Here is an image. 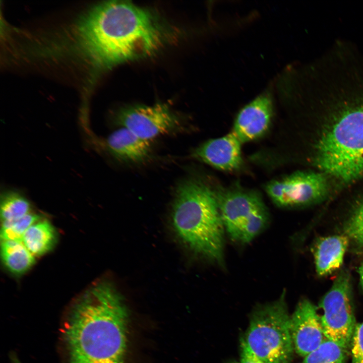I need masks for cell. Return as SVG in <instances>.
<instances>
[{"label": "cell", "mask_w": 363, "mask_h": 363, "mask_svg": "<svg viewBox=\"0 0 363 363\" xmlns=\"http://www.w3.org/2000/svg\"><path fill=\"white\" fill-rule=\"evenodd\" d=\"M347 351L338 344L327 340L304 357L301 363H344Z\"/></svg>", "instance_id": "cell-18"}, {"label": "cell", "mask_w": 363, "mask_h": 363, "mask_svg": "<svg viewBox=\"0 0 363 363\" xmlns=\"http://www.w3.org/2000/svg\"><path fill=\"white\" fill-rule=\"evenodd\" d=\"M265 190L277 206L294 207L322 200L328 192V183L323 173L297 171L270 181Z\"/></svg>", "instance_id": "cell-7"}, {"label": "cell", "mask_w": 363, "mask_h": 363, "mask_svg": "<svg viewBox=\"0 0 363 363\" xmlns=\"http://www.w3.org/2000/svg\"><path fill=\"white\" fill-rule=\"evenodd\" d=\"M169 27L153 12L127 2L91 8L62 37L65 54L93 69H106L149 56L170 40Z\"/></svg>", "instance_id": "cell-1"}, {"label": "cell", "mask_w": 363, "mask_h": 363, "mask_svg": "<svg viewBox=\"0 0 363 363\" xmlns=\"http://www.w3.org/2000/svg\"><path fill=\"white\" fill-rule=\"evenodd\" d=\"M240 363H265L250 349L242 338L240 339Z\"/></svg>", "instance_id": "cell-22"}, {"label": "cell", "mask_w": 363, "mask_h": 363, "mask_svg": "<svg viewBox=\"0 0 363 363\" xmlns=\"http://www.w3.org/2000/svg\"><path fill=\"white\" fill-rule=\"evenodd\" d=\"M174 231L193 253L222 263L224 227L215 190L198 178L177 187L171 210Z\"/></svg>", "instance_id": "cell-3"}, {"label": "cell", "mask_w": 363, "mask_h": 363, "mask_svg": "<svg viewBox=\"0 0 363 363\" xmlns=\"http://www.w3.org/2000/svg\"><path fill=\"white\" fill-rule=\"evenodd\" d=\"M13 363H21L19 360H18L17 359H15L14 360Z\"/></svg>", "instance_id": "cell-25"}, {"label": "cell", "mask_w": 363, "mask_h": 363, "mask_svg": "<svg viewBox=\"0 0 363 363\" xmlns=\"http://www.w3.org/2000/svg\"><path fill=\"white\" fill-rule=\"evenodd\" d=\"M1 256L5 266L15 274L25 273L35 263L34 256L21 240H2Z\"/></svg>", "instance_id": "cell-16"}, {"label": "cell", "mask_w": 363, "mask_h": 363, "mask_svg": "<svg viewBox=\"0 0 363 363\" xmlns=\"http://www.w3.org/2000/svg\"><path fill=\"white\" fill-rule=\"evenodd\" d=\"M233 132L203 143L192 152V157L216 168L231 171L242 165L241 144Z\"/></svg>", "instance_id": "cell-12"}, {"label": "cell", "mask_w": 363, "mask_h": 363, "mask_svg": "<svg viewBox=\"0 0 363 363\" xmlns=\"http://www.w3.org/2000/svg\"><path fill=\"white\" fill-rule=\"evenodd\" d=\"M273 114V97L269 87L238 111L232 132L242 143L255 140L268 130Z\"/></svg>", "instance_id": "cell-11"}, {"label": "cell", "mask_w": 363, "mask_h": 363, "mask_svg": "<svg viewBox=\"0 0 363 363\" xmlns=\"http://www.w3.org/2000/svg\"><path fill=\"white\" fill-rule=\"evenodd\" d=\"M39 219L38 215L30 212L19 219L3 222L1 230V240H22V238L28 228L39 221Z\"/></svg>", "instance_id": "cell-19"}, {"label": "cell", "mask_w": 363, "mask_h": 363, "mask_svg": "<svg viewBox=\"0 0 363 363\" xmlns=\"http://www.w3.org/2000/svg\"><path fill=\"white\" fill-rule=\"evenodd\" d=\"M349 240L344 234L323 237L317 239L312 251L318 276H326L340 269L343 264Z\"/></svg>", "instance_id": "cell-13"}, {"label": "cell", "mask_w": 363, "mask_h": 363, "mask_svg": "<svg viewBox=\"0 0 363 363\" xmlns=\"http://www.w3.org/2000/svg\"><path fill=\"white\" fill-rule=\"evenodd\" d=\"M106 146L114 157L127 162H142L148 157L151 152L150 141L142 139L124 127L108 137Z\"/></svg>", "instance_id": "cell-14"}, {"label": "cell", "mask_w": 363, "mask_h": 363, "mask_svg": "<svg viewBox=\"0 0 363 363\" xmlns=\"http://www.w3.org/2000/svg\"><path fill=\"white\" fill-rule=\"evenodd\" d=\"M226 363H240V362H237V361H236L235 360H231L228 361Z\"/></svg>", "instance_id": "cell-24"}, {"label": "cell", "mask_w": 363, "mask_h": 363, "mask_svg": "<svg viewBox=\"0 0 363 363\" xmlns=\"http://www.w3.org/2000/svg\"><path fill=\"white\" fill-rule=\"evenodd\" d=\"M358 271L359 276V284L363 290V262L358 268Z\"/></svg>", "instance_id": "cell-23"}, {"label": "cell", "mask_w": 363, "mask_h": 363, "mask_svg": "<svg viewBox=\"0 0 363 363\" xmlns=\"http://www.w3.org/2000/svg\"><path fill=\"white\" fill-rule=\"evenodd\" d=\"M289 329L294 350L304 357L328 340L323 331L321 316L316 307L307 298L298 302L290 316Z\"/></svg>", "instance_id": "cell-10"}, {"label": "cell", "mask_w": 363, "mask_h": 363, "mask_svg": "<svg viewBox=\"0 0 363 363\" xmlns=\"http://www.w3.org/2000/svg\"><path fill=\"white\" fill-rule=\"evenodd\" d=\"M31 205L20 193L5 191L1 196V217L2 222L14 220L30 213Z\"/></svg>", "instance_id": "cell-17"}, {"label": "cell", "mask_w": 363, "mask_h": 363, "mask_svg": "<svg viewBox=\"0 0 363 363\" xmlns=\"http://www.w3.org/2000/svg\"><path fill=\"white\" fill-rule=\"evenodd\" d=\"M114 122L142 139L151 141L168 133L179 125V120L165 104L137 105L120 109Z\"/></svg>", "instance_id": "cell-9"}, {"label": "cell", "mask_w": 363, "mask_h": 363, "mask_svg": "<svg viewBox=\"0 0 363 363\" xmlns=\"http://www.w3.org/2000/svg\"><path fill=\"white\" fill-rule=\"evenodd\" d=\"M343 232L355 244L363 246V200L353 209L343 225Z\"/></svg>", "instance_id": "cell-20"}, {"label": "cell", "mask_w": 363, "mask_h": 363, "mask_svg": "<svg viewBox=\"0 0 363 363\" xmlns=\"http://www.w3.org/2000/svg\"><path fill=\"white\" fill-rule=\"evenodd\" d=\"M352 302L350 276L343 270L323 296L320 307L323 311L321 322L326 338L347 350L356 326Z\"/></svg>", "instance_id": "cell-6"}, {"label": "cell", "mask_w": 363, "mask_h": 363, "mask_svg": "<svg viewBox=\"0 0 363 363\" xmlns=\"http://www.w3.org/2000/svg\"><path fill=\"white\" fill-rule=\"evenodd\" d=\"M215 192L224 229L233 240L239 241L247 222L257 214L267 211L260 195L254 190L235 186Z\"/></svg>", "instance_id": "cell-8"}, {"label": "cell", "mask_w": 363, "mask_h": 363, "mask_svg": "<svg viewBox=\"0 0 363 363\" xmlns=\"http://www.w3.org/2000/svg\"><path fill=\"white\" fill-rule=\"evenodd\" d=\"M56 233L47 220L38 221L30 226L24 234L22 241L34 256L42 255L54 246Z\"/></svg>", "instance_id": "cell-15"}, {"label": "cell", "mask_w": 363, "mask_h": 363, "mask_svg": "<svg viewBox=\"0 0 363 363\" xmlns=\"http://www.w3.org/2000/svg\"><path fill=\"white\" fill-rule=\"evenodd\" d=\"M315 161L324 173L343 182L363 177V99L334 116L318 142Z\"/></svg>", "instance_id": "cell-4"}, {"label": "cell", "mask_w": 363, "mask_h": 363, "mask_svg": "<svg viewBox=\"0 0 363 363\" xmlns=\"http://www.w3.org/2000/svg\"><path fill=\"white\" fill-rule=\"evenodd\" d=\"M284 291L276 300L256 307L242 338L265 363H291L294 351Z\"/></svg>", "instance_id": "cell-5"}, {"label": "cell", "mask_w": 363, "mask_h": 363, "mask_svg": "<svg viewBox=\"0 0 363 363\" xmlns=\"http://www.w3.org/2000/svg\"><path fill=\"white\" fill-rule=\"evenodd\" d=\"M127 319L124 299L112 283L90 287L65 324L69 363H125Z\"/></svg>", "instance_id": "cell-2"}, {"label": "cell", "mask_w": 363, "mask_h": 363, "mask_svg": "<svg viewBox=\"0 0 363 363\" xmlns=\"http://www.w3.org/2000/svg\"><path fill=\"white\" fill-rule=\"evenodd\" d=\"M350 347L351 363H363V322L356 324Z\"/></svg>", "instance_id": "cell-21"}]
</instances>
